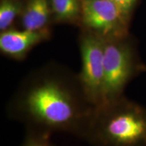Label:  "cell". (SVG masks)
Here are the masks:
<instances>
[{"label": "cell", "mask_w": 146, "mask_h": 146, "mask_svg": "<svg viewBox=\"0 0 146 146\" xmlns=\"http://www.w3.org/2000/svg\"><path fill=\"white\" fill-rule=\"evenodd\" d=\"M96 108L82 89L77 73L48 63L21 80L5 111L25 130L52 136L66 133L85 140Z\"/></svg>", "instance_id": "1"}, {"label": "cell", "mask_w": 146, "mask_h": 146, "mask_svg": "<svg viewBox=\"0 0 146 146\" xmlns=\"http://www.w3.org/2000/svg\"><path fill=\"white\" fill-rule=\"evenodd\" d=\"M84 141L91 146H146V108L125 96L102 104Z\"/></svg>", "instance_id": "2"}, {"label": "cell", "mask_w": 146, "mask_h": 146, "mask_svg": "<svg viewBox=\"0 0 146 146\" xmlns=\"http://www.w3.org/2000/svg\"><path fill=\"white\" fill-rule=\"evenodd\" d=\"M104 62L103 103L125 96L126 87L131 81L146 72V66L139 61L134 49L125 39V36L104 39Z\"/></svg>", "instance_id": "3"}, {"label": "cell", "mask_w": 146, "mask_h": 146, "mask_svg": "<svg viewBox=\"0 0 146 146\" xmlns=\"http://www.w3.org/2000/svg\"><path fill=\"white\" fill-rule=\"evenodd\" d=\"M81 70L77 73L82 89L95 107L104 102V39L89 31L80 37Z\"/></svg>", "instance_id": "4"}, {"label": "cell", "mask_w": 146, "mask_h": 146, "mask_svg": "<svg viewBox=\"0 0 146 146\" xmlns=\"http://www.w3.org/2000/svg\"><path fill=\"white\" fill-rule=\"evenodd\" d=\"M81 11L87 31L103 39L125 36L127 20L112 0H83Z\"/></svg>", "instance_id": "5"}, {"label": "cell", "mask_w": 146, "mask_h": 146, "mask_svg": "<svg viewBox=\"0 0 146 146\" xmlns=\"http://www.w3.org/2000/svg\"><path fill=\"white\" fill-rule=\"evenodd\" d=\"M50 35L47 29L41 31L8 29L0 35V50L7 57L21 61L35 46L48 39Z\"/></svg>", "instance_id": "6"}, {"label": "cell", "mask_w": 146, "mask_h": 146, "mask_svg": "<svg viewBox=\"0 0 146 146\" xmlns=\"http://www.w3.org/2000/svg\"><path fill=\"white\" fill-rule=\"evenodd\" d=\"M50 18V8L47 0H30L23 17V29L41 31L47 29Z\"/></svg>", "instance_id": "7"}, {"label": "cell", "mask_w": 146, "mask_h": 146, "mask_svg": "<svg viewBox=\"0 0 146 146\" xmlns=\"http://www.w3.org/2000/svg\"><path fill=\"white\" fill-rule=\"evenodd\" d=\"M52 3L55 15L60 21L74 20L81 10L78 0H52Z\"/></svg>", "instance_id": "8"}, {"label": "cell", "mask_w": 146, "mask_h": 146, "mask_svg": "<svg viewBox=\"0 0 146 146\" xmlns=\"http://www.w3.org/2000/svg\"><path fill=\"white\" fill-rule=\"evenodd\" d=\"M21 9L19 3L12 0H1L0 3V30L10 29Z\"/></svg>", "instance_id": "9"}, {"label": "cell", "mask_w": 146, "mask_h": 146, "mask_svg": "<svg viewBox=\"0 0 146 146\" xmlns=\"http://www.w3.org/2000/svg\"><path fill=\"white\" fill-rule=\"evenodd\" d=\"M20 146H56L52 141V135L37 131L25 130Z\"/></svg>", "instance_id": "10"}, {"label": "cell", "mask_w": 146, "mask_h": 146, "mask_svg": "<svg viewBox=\"0 0 146 146\" xmlns=\"http://www.w3.org/2000/svg\"><path fill=\"white\" fill-rule=\"evenodd\" d=\"M125 20L135 0H112Z\"/></svg>", "instance_id": "11"}]
</instances>
